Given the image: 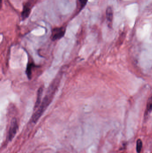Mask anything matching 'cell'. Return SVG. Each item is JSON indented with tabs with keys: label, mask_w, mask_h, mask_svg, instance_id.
<instances>
[{
	"label": "cell",
	"mask_w": 152,
	"mask_h": 153,
	"mask_svg": "<svg viewBox=\"0 0 152 153\" xmlns=\"http://www.w3.org/2000/svg\"><path fill=\"white\" fill-rule=\"evenodd\" d=\"M60 79L59 77H57L49 88L47 94L43 99L42 103L39 106V108L34 114L32 117V121L34 123H36L42 115L45 110H46L50 104L51 103L56 93V90L57 89L59 85Z\"/></svg>",
	"instance_id": "6da1fadb"
},
{
	"label": "cell",
	"mask_w": 152,
	"mask_h": 153,
	"mask_svg": "<svg viewBox=\"0 0 152 153\" xmlns=\"http://www.w3.org/2000/svg\"><path fill=\"white\" fill-rule=\"evenodd\" d=\"M66 31V29L64 26H60L53 28L51 31L50 39L53 41L60 40L64 36Z\"/></svg>",
	"instance_id": "7a4b0ae2"
},
{
	"label": "cell",
	"mask_w": 152,
	"mask_h": 153,
	"mask_svg": "<svg viewBox=\"0 0 152 153\" xmlns=\"http://www.w3.org/2000/svg\"><path fill=\"white\" fill-rule=\"evenodd\" d=\"M18 129V124L17 121L15 118H13L11 122L10 128L8 133V139L10 140H12L15 136Z\"/></svg>",
	"instance_id": "3957f363"
},
{
	"label": "cell",
	"mask_w": 152,
	"mask_h": 153,
	"mask_svg": "<svg viewBox=\"0 0 152 153\" xmlns=\"http://www.w3.org/2000/svg\"><path fill=\"white\" fill-rule=\"evenodd\" d=\"M31 9L32 5L30 2L28 1L25 4L23 8V11L21 13V17L23 20H25L29 17L31 11Z\"/></svg>",
	"instance_id": "277c9868"
},
{
	"label": "cell",
	"mask_w": 152,
	"mask_h": 153,
	"mask_svg": "<svg viewBox=\"0 0 152 153\" xmlns=\"http://www.w3.org/2000/svg\"><path fill=\"white\" fill-rule=\"evenodd\" d=\"M107 19V22L109 23V25H111L113 18V13L112 8L110 7H108L106 11Z\"/></svg>",
	"instance_id": "5b68a950"
},
{
	"label": "cell",
	"mask_w": 152,
	"mask_h": 153,
	"mask_svg": "<svg viewBox=\"0 0 152 153\" xmlns=\"http://www.w3.org/2000/svg\"><path fill=\"white\" fill-rule=\"evenodd\" d=\"M42 92H43L42 88H39L38 93H37V99H36V103H35V106H34L35 108H38L40 104L42 97Z\"/></svg>",
	"instance_id": "8992f818"
},
{
	"label": "cell",
	"mask_w": 152,
	"mask_h": 153,
	"mask_svg": "<svg viewBox=\"0 0 152 153\" xmlns=\"http://www.w3.org/2000/svg\"><path fill=\"white\" fill-rule=\"evenodd\" d=\"M152 111V96L149 98L147 103L146 107L145 112V116L148 115Z\"/></svg>",
	"instance_id": "52a82bcc"
},
{
	"label": "cell",
	"mask_w": 152,
	"mask_h": 153,
	"mask_svg": "<svg viewBox=\"0 0 152 153\" xmlns=\"http://www.w3.org/2000/svg\"><path fill=\"white\" fill-rule=\"evenodd\" d=\"M88 0H77V8L78 12L80 11L86 6Z\"/></svg>",
	"instance_id": "ba28073f"
},
{
	"label": "cell",
	"mask_w": 152,
	"mask_h": 153,
	"mask_svg": "<svg viewBox=\"0 0 152 153\" xmlns=\"http://www.w3.org/2000/svg\"><path fill=\"white\" fill-rule=\"evenodd\" d=\"M34 66V65L33 63H29L27 65L26 73V75L29 79H31L32 69Z\"/></svg>",
	"instance_id": "9c48e42d"
},
{
	"label": "cell",
	"mask_w": 152,
	"mask_h": 153,
	"mask_svg": "<svg viewBox=\"0 0 152 153\" xmlns=\"http://www.w3.org/2000/svg\"><path fill=\"white\" fill-rule=\"evenodd\" d=\"M142 148V140L139 139L137 141V145H136V150H137V153H140L141 152V149Z\"/></svg>",
	"instance_id": "30bf717a"
},
{
	"label": "cell",
	"mask_w": 152,
	"mask_h": 153,
	"mask_svg": "<svg viewBox=\"0 0 152 153\" xmlns=\"http://www.w3.org/2000/svg\"></svg>",
	"instance_id": "8fae6325"
}]
</instances>
